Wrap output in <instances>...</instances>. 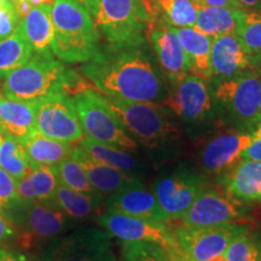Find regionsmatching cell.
<instances>
[{
	"label": "cell",
	"instance_id": "obj_1",
	"mask_svg": "<svg viewBox=\"0 0 261 261\" xmlns=\"http://www.w3.org/2000/svg\"><path fill=\"white\" fill-rule=\"evenodd\" d=\"M81 73L104 96L150 103H160L168 96L145 42L107 44L84 63Z\"/></svg>",
	"mask_w": 261,
	"mask_h": 261
},
{
	"label": "cell",
	"instance_id": "obj_2",
	"mask_svg": "<svg viewBox=\"0 0 261 261\" xmlns=\"http://www.w3.org/2000/svg\"><path fill=\"white\" fill-rule=\"evenodd\" d=\"M87 86L73 70L67 69L55 55L34 54L5 77L3 94L10 99L39 102L57 93L73 94Z\"/></svg>",
	"mask_w": 261,
	"mask_h": 261
},
{
	"label": "cell",
	"instance_id": "obj_3",
	"mask_svg": "<svg viewBox=\"0 0 261 261\" xmlns=\"http://www.w3.org/2000/svg\"><path fill=\"white\" fill-rule=\"evenodd\" d=\"M51 14L55 57L65 63L89 62L100 48V35L87 10L74 0H54Z\"/></svg>",
	"mask_w": 261,
	"mask_h": 261
},
{
	"label": "cell",
	"instance_id": "obj_4",
	"mask_svg": "<svg viewBox=\"0 0 261 261\" xmlns=\"http://www.w3.org/2000/svg\"><path fill=\"white\" fill-rule=\"evenodd\" d=\"M92 18L110 45L143 44L155 21L145 0H99Z\"/></svg>",
	"mask_w": 261,
	"mask_h": 261
},
{
	"label": "cell",
	"instance_id": "obj_5",
	"mask_svg": "<svg viewBox=\"0 0 261 261\" xmlns=\"http://www.w3.org/2000/svg\"><path fill=\"white\" fill-rule=\"evenodd\" d=\"M123 129L140 144L155 149L177 139L178 129L158 103L104 96Z\"/></svg>",
	"mask_w": 261,
	"mask_h": 261
},
{
	"label": "cell",
	"instance_id": "obj_6",
	"mask_svg": "<svg viewBox=\"0 0 261 261\" xmlns=\"http://www.w3.org/2000/svg\"><path fill=\"white\" fill-rule=\"evenodd\" d=\"M85 137L133 151L137 143L127 135L107 98L87 86L71 94Z\"/></svg>",
	"mask_w": 261,
	"mask_h": 261
},
{
	"label": "cell",
	"instance_id": "obj_7",
	"mask_svg": "<svg viewBox=\"0 0 261 261\" xmlns=\"http://www.w3.org/2000/svg\"><path fill=\"white\" fill-rule=\"evenodd\" d=\"M214 99L232 120L253 130L261 121V75L256 70L215 84Z\"/></svg>",
	"mask_w": 261,
	"mask_h": 261
},
{
	"label": "cell",
	"instance_id": "obj_8",
	"mask_svg": "<svg viewBox=\"0 0 261 261\" xmlns=\"http://www.w3.org/2000/svg\"><path fill=\"white\" fill-rule=\"evenodd\" d=\"M42 261H117L112 236L106 230L85 227L48 244Z\"/></svg>",
	"mask_w": 261,
	"mask_h": 261
},
{
	"label": "cell",
	"instance_id": "obj_9",
	"mask_svg": "<svg viewBox=\"0 0 261 261\" xmlns=\"http://www.w3.org/2000/svg\"><path fill=\"white\" fill-rule=\"evenodd\" d=\"M35 126L41 135L70 144L85 137L73 97L68 93L52 94L37 102Z\"/></svg>",
	"mask_w": 261,
	"mask_h": 261
},
{
	"label": "cell",
	"instance_id": "obj_10",
	"mask_svg": "<svg viewBox=\"0 0 261 261\" xmlns=\"http://www.w3.org/2000/svg\"><path fill=\"white\" fill-rule=\"evenodd\" d=\"M171 85L168 106L182 121L196 125L210 119L215 99L208 81L189 73L172 81Z\"/></svg>",
	"mask_w": 261,
	"mask_h": 261
},
{
	"label": "cell",
	"instance_id": "obj_11",
	"mask_svg": "<svg viewBox=\"0 0 261 261\" xmlns=\"http://www.w3.org/2000/svg\"><path fill=\"white\" fill-rule=\"evenodd\" d=\"M246 226L236 223L204 227L179 226L174 232L179 249L189 261H208L224 254L231 241Z\"/></svg>",
	"mask_w": 261,
	"mask_h": 261
},
{
	"label": "cell",
	"instance_id": "obj_12",
	"mask_svg": "<svg viewBox=\"0 0 261 261\" xmlns=\"http://www.w3.org/2000/svg\"><path fill=\"white\" fill-rule=\"evenodd\" d=\"M207 189L204 178L188 168H180L155 181L156 200L169 220H179L202 191Z\"/></svg>",
	"mask_w": 261,
	"mask_h": 261
},
{
	"label": "cell",
	"instance_id": "obj_13",
	"mask_svg": "<svg viewBox=\"0 0 261 261\" xmlns=\"http://www.w3.org/2000/svg\"><path fill=\"white\" fill-rule=\"evenodd\" d=\"M246 205L242 201L227 195L205 189L182 214L180 225L185 227H204L231 224L246 215Z\"/></svg>",
	"mask_w": 261,
	"mask_h": 261
},
{
	"label": "cell",
	"instance_id": "obj_14",
	"mask_svg": "<svg viewBox=\"0 0 261 261\" xmlns=\"http://www.w3.org/2000/svg\"><path fill=\"white\" fill-rule=\"evenodd\" d=\"M98 223L110 236L122 242H152L178 247L174 232L165 223L112 211L100 214Z\"/></svg>",
	"mask_w": 261,
	"mask_h": 261
},
{
	"label": "cell",
	"instance_id": "obj_15",
	"mask_svg": "<svg viewBox=\"0 0 261 261\" xmlns=\"http://www.w3.org/2000/svg\"><path fill=\"white\" fill-rule=\"evenodd\" d=\"M67 215L54 201H34L27 205L19 242L22 247L32 248L46 242L64 231Z\"/></svg>",
	"mask_w": 261,
	"mask_h": 261
},
{
	"label": "cell",
	"instance_id": "obj_16",
	"mask_svg": "<svg viewBox=\"0 0 261 261\" xmlns=\"http://www.w3.org/2000/svg\"><path fill=\"white\" fill-rule=\"evenodd\" d=\"M250 140L252 133L246 130H227L215 136L202 149V167L215 174H226L242 160Z\"/></svg>",
	"mask_w": 261,
	"mask_h": 261
},
{
	"label": "cell",
	"instance_id": "obj_17",
	"mask_svg": "<svg viewBox=\"0 0 261 261\" xmlns=\"http://www.w3.org/2000/svg\"><path fill=\"white\" fill-rule=\"evenodd\" d=\"M148 38L169 83L192 73L191 62L171 25L155 17L148 32Z\"/></svg>",
	"mask_w": 261,
	"mask_h": 261
},
{
	"label": "cell",
	"instance_id": "obj_18",
	"mask_svg": "<svg viewBox=\"0 0 261 261\" xmlns=\"http://www.w3.org/2000/svg\"><path fill=\"white\" fill-rule=\"evenodd\" d=\"M253 69L254 56L248 54L236 34H226L213 39L211 71L212 80L215 84Z\"/></svg>",
	"mask_w": 261,
	"mask_h": 261
},
{
	"label": "cell",
	"instance_id": "obj_19",
	"mask_svg": "<svg viewBox=\"0 0 261 261\" xmlns=\"http://www.w3.org/2000/svg\"><path fill=\"white\" fill-rule=\"evenodd\" d=\"M107 211L119 212L159 223L168 224L171 221L160 207L154 192L145 189L140 181L109 195Z\"/></svg>",
	"mask_w": 261,
	"mask_h": 261
},
{
	"label": "cell",
	"instance_id": "obj_20",
	"mask_svg": "<svg viewBox=\"0 0 261 261\" xmlns=\"http://www.w3.org/2000/svg\"><path fill=\"white\" fill-rule=\"evenodd\" d=\"M70 156L83 166L91 187L102 196H109L123 188L140 181L139 179L121 169L93 159L80 145L74 146Z\"/></svg>",
	"mask_w": 261,
	"mask_h": 261
},
{
	"label": "cell",
	"instance_id": "obj_21",
	"mask_svg": "<svg viewBox=\"0 0 261 261\" xmlns=\"http://www.w3.org/2000/svg\"><path fill=\"white\" fill-rule=\"evenodd\" d=\"M35 108L37 102L10 99L0 93V132L23 142L37 132Z\"/></svg>",
	"mask_w": 261,
	"mask_h": 261
},
{
	"label": "cell",
	"instance_id": "obj_22",
	"mask_svg": "<svg viewBox=\"0 0 261 261\" xmlns=\"http://www.w3.org/2000/svg\"><path fill=\"white\" fill-rule=\"evenodd\" d=\"M226 191L242 202H261V161L242 159L224 174Z\"/></svg>",
	"mask_w": 261,
	"mask_h": 261
},
{
	"label": "cell",
	"instance_id": "obj_23",
	"mask_svg": "<svg viewBox=\"0 0 261 261\" xmlns=\"http://www.w3.org/2000/svg\"><path fill=\"white\" fill-rule=\"evenodd\" d=\"M172 28L191 62L192 74L197 75L205 81H211V50L213 38L191 27Z\"/></svg>",
	"mask_w": 261,
	"mask_h": 261
},
{
	"label": "cell",
	"instance_id": "obj_24",
	"mask_svg": "<svg viewBox=\"0 0 261 261\" xmlns=\"http://www.w3.org/2000/svg\"><path fill=\"white\" fill-rule=\"evenodd\" d=\"M52 4L33 6L31 11L21 19L24 37L34 54H50L54 38V22L51 14Z\"/></svg>",
	"mask_w": 261,
	"mask_h": 261
},
{
	"label": "cell",
	"instance_id": "obj_25",
	"mask_svg": "<svg viewBox=\"0 0 261 261\" xmlns=\"http://www.w3.org/2000/svg\"><path fill=\"white\" fill-rule=\"evenodd\" d=\"M31 165L57 166L64 159L69 158L73 144L48 138L38 130L22 142Z\"/></svg>",
	"mask_w": 261,
	"mask_h": 261
},
{
	"label": "cell",
	"instance_id": "obj_26",
	"mask_svg": "<svg viewBox=\"0 0 261 261\" xmlns=\"http://www.w3.org/2000/svg\"><path fill=\"white\" fill-rule=\"evenodd\" d=\"M103 196L100 194H85L61 184L58 185L55 202L64 212L65 215L73 219H86L96 213Z\"/></svg>",
	"mask_w": 261,
	"mask_h": 261
},
{
	"label": "cell",
	"instance_id": "obj_27",
	"mask_svg": "<svg viewBox=\"0 0 261 261\" xmlns=\"http://www.w3.org/2000/svg\"><path fill=\"white\" fill-rule=\"evenodd\" d=\"M32 55L33 50L19 23L11 35L0 40V79H5L24 64Z\"/></svg>",
	"mask_w": 261,
	"mask_h": 261
},
{
	"label": "cell",
	"instance_id": "obj_28",
	"mask_svg": "<svg viewBox=\"0 0 261 261\" xmlns=\"http://www.w3.org/2000/svg\"><path fill=\"white\" fill-rule=\"evenodd\" d=\"M236 11L231 8H200L194 28L213 39L236 34Z\"/></svg>",
	"mask_w": 261,
	"mask_h": 261
},
{
	"label": "cell",
	"instance_id": "obj_29",
	"mask_svg": "<svg viewBox=\"0 0 261 261\" xmlns=\"http://www.w3.org/2000/svg\"><path fill=\"white\" fill-rule=\"evenodd\" d=\"M156 18L174 28H194L197 19L198 6L192 0H151Z\"/></svg>",
	"mask_w": 261,
	"mask_h": 261
},
{
	"label": "cell",
	"instance_id": "obj_30",
	"mask_svg": "<svg viewBox=\"0 0 261 261\" xmlns=\"http://www.w3.org/2000/svg\"><path fill=\"white\" fill-rule=\"evenodd\" d=\"M79 145L93 159L107 163L109 166H113L115 168L121 169V171L128 173V174L138 168L137 160L127 150L119 148L116 145L97 142V140L91 139L89 137H84L80 140Z\"/></svg>",
	"mask_w": 261,
	"mask_h": 261
},
{
	"label": "cell",
	"instance_id": "obj_31",
	"mask_svg": "<svg viewBox=\"0 0 261 261\" xmlns=\"http://www.w3.org/2000/svg\"><path fill=\"white\" fill-rule=\"evenodd\" d=\"M123 261H189L179 247L152 242H122Z\"/></svg>",
	"mask_w": 261,
	"mask_h": 261
},
{
	"label": "cell",
	"instance_id": "obj_32",
	"mask_svg": "<svg viewBox=\"0 0 261 261\" xmlns=\"http://www.w3.org/2000/svg\"><path fill=\"white\" fill-rule=\"evenodd\" d=\"M236 35L248 54L261 55V11L237 10Z\"/></svg>",
	"mask_w": 261,
	"mask_h": 261
},
{
	"label": "cell",
	"instance_id": "obj_33",
	"mask_svg": "<svg viewBox=\"0 0 261 261\" xmlns=\"http://www.w3.org/2000/svg\"><path fill=\"white\" fill-rule=\"evenodd\" d=\"M0 168L16 180L24 177L31 169V163L23 144L14 137L4 136L0 146Z\"/></svg>",
	"mask_w": 261,
	"mask_h": 261
},
{
	"label": "cell",
	"instance_id": "obj_34",
	"mask_svg": "<svg viewBox=\"0 0 261 261\" xmlns=\"http://www.w3.org/2000/svg\"><path fill=\"white\" fill-rule=\"evenodd\" d=\"M27 205L17 194L16 179L0 168V213L15 225H22Z\"/></svg>",
	"mask_w": 261,
	"mask_h": 261
},
{
	"label": "cell",
	"instance_id": "obj_35",
	"mask_svg": "<svg viewBox=\"0 0 261 261\" xmlns=\"http://www.w3.org/2000/svg\"><path fill=\"white\" fill-rule=\"evenodd\" d=\"M28 175L39 201L55 200V195L61 182L56 166L31 165Z\"/></svg>",
	"mask_w": 261,
	"mask_h": 261
},
{
	"label": "cell",
	"instance_id": "obj_36",
	"mask_svg": "<svg viewBox=\"0 0 261 261\" xmlns=\"http://www.w3.org/2000/svg\"><path fill=\"white\" fill-rule=\"evenodd\" d=\"M56 168L61 184L73 189L75 191L85 192V194H98L91 187L89 179H87L86 172H85L83 166L74 158L69 156V158L64 159L63 161L58 163Z\"/></svg>",
	"mask_w": 261,
	"mask_h": 261
},
{
	"label": "cell",
	"instance_id": "obj_37",
	"mask_svg": "<svg viewBox=\"0 0 261 261\" xmlns=\"http://www.w3.org/2000/svg\"><path fill=\"white\" fill-rule=\"evenodd\" d=\"M224 254L227 261H259L254 234L247 227L231 241Z\"/></svg>",
	"mask_w": 261,
	"mask_h": 261
},
{
	"label": "cell",
	"instance_id": "obj_38",
	"mask_svg": "<svg viewBox=\"0 0 261 261\" xmlns=\"http://www.w3.org/2000/svg\"><path fill=\"white\" fill-rule=\"evenodd\" d=\"M21 22L14 4L10 0H4L0 6V40L8 38L15 32Z\"/></svg>",
	"mask_w": 261,
	"mask_h": 261
},
{
	"label": "cell",
	"instance_id": "obj_39",
	"mask_svg": "<svg viewBox=\"0 0 261 261\" xmlns=\"http://www.w3.org/2000/svg\"><path fill=\"white\" fill-rule=\"evenodd\" d=\"M252 133V140L248 148L244 150L242 159L254 160V161H261V121L254 127Z\"/></svg>",
	"mask_w": 261,
	"mask_h": 261
},
{
	"label": "cell",
	"instance_id": "obj_40",
	"mask_svg": "<svg viewBox=\"0 0 261 261\" xmlns=\"http://www.w3.org/2000/svg\"><path fill=\"white\" fill-rule=\"evenodd\" d=\"M16 189H17V194L19 196V198H21L25 204L38 201L37 195H35L34 188H33L28 173L22 179L16 180Z\"/></svg>",
	"mask_w": 261,
	"mask_h": 261
},
{
	"label": "cell",
	"instance_id": "obj_41",
	"mask_svg": "<svg viewBox=\"0 0 261 261\" xmlns=\"http://www.w3.org/2000/svg\"><path fill=\"white\" fill-rule=\"evenodd\" d=\"M200 8H231L243 10L236 0H192Z\"/></svg>",
	"mask_w": 261,
	"mask_h": 261
},
{
	"label": "cell",
	"instance_id": "obj_42",
	"mask_svg": "<svg viewBox=\"0 0 261 261\" xmlns=\"http://www.w3.org/2000/svg\"><path fill=\"white\" fill-rule=\"evenodd\" d=\"M16 234H17V231H16L15 224L0 213V242L11 240Z\"/></svg>",
	"mask_w": 261,
	"mask_h": 261
},
{
	"label": "cell",
	"instance_id": "obj_43",
	"mask_svg": "<svg viewBox=\"0 0 261 261\" xmlns=\"http://www.w3.org/2000/svg\"><path fill=\"white\" fill-rule=\"evenodd\" d=\"M12 4H14V8L16 10V12H17L19 19H23L25 17V15H27L33 8V5L28 2V0H14Z\"/></svg>",
	"mask_w": 261,
	"mask_h": 261
},
{
	"label": "cell",
	"instance_id": "obj_44",
	"mask_svg": "<svg viewBox=\"0 0 261 261\" xmlns=\"http://www.w3.org/2000/svg\"><path fill=\"white\" fill-rule=\"evenodd\" d=\"M0 261H31L27 257L21 255L19 253L8 252V250L0 249Z\"/></svg>",
	"mask_w": 261,
	"mask_h": 261
},
{
	"label": "cell",
	"instance_id": "obj_45",
	"mask_svg": "<svg viewBox=\"0 0 261 261\" xmlns=\"http://www.w3.org/2000/svg\"><path fill=\"white\" fill-rule=\"evenodd\" d=\"M243 10H255L261 11V0H236Z\"/></svg>",
	"mask_w": 261,
	"mask_h": 261
},
{
	"label": "cell",
	"instance_id": "obj_46",
	"mask_svg": "<svg viewBox=\"0 0 261 261\" xmlns=\"http://www.w3.org/2000/svg\"><path fill=\"white\" fill-rule=\"evenodd\" d=\"M74 2L80 4L85 10H87V12H89L91 17H92L94 12H96L98 2H99V0H74Z\"/></svg>",
	"mask_w": 261,
	"mask_h": 261
},
{
	"label": "cell",
	"instance_id": "obj_47",
	"mask_svg": "<svg viewBox=\"0 0 261 261\" xmlns=\"http://www.w3.org/2000/svg\"><path fill=\"white\" fill-rule=\"evenodd\" d=\"M254 240H255L257 253H259V261H261V225H260L259 230H257V232L254 234Z\"/></svg>",
	"mask_w": 261,
	"mask_h": 261
},
{
	"label": "cell",
	"instance_id": "obj_48",
	"mask_svg": "<svg viewBox=\"0 0 261 261\" xmlns=\"http://www.w3.org/2000/svg\"><path fill=\"white\" fill-rule=\"evenodd\" d=\"M254 69L261 75V55L254 56Z\"/></svg>",
	"mask_w": 261,
	"mask_h": 261
},
{
	"label": "cell",
	"instance_id": "obj_49",
	"mask_svg": "<svg viewBox=\"0 0 261 261\" xmlns=\"http://www.w3.org/2000/svg\"><path fill=\"white\" fill-rule=\"evenodd\" d=\"M208 261H227V259L226 256H225V254H220V255L212 257V259H210Z\"/></svg>",
	"mask_w": 261,
	"mask_h": 261
},
{
	"label": "cell",
	"instance_id": "obj_50",
	"mask_svg": "<svg viewBox=\"0 0 261 261\" xmlns=\"http://www.w3.org/2000/svg\"><path fill=\"white\" fill-rule=\"evenodd\" d=\"M3 140H4V135L0 132V146H2V144H3Z\"/></svg>",
	"mask_w": 261,
	"mask_h": 261
},
{
	"label": "cell",
	"instance_id": "obj_51",
	"mask_svg": "<svg viewBox=\"0 0 261 261\" xmlns=\"http://www.w3.org/2000/svg\"><path fill=\"white\" fill-rule=\"evenodd\" d=\"M3 2H4V0H0V6H2V4H3Z\"/></svg>",
	"mask_w": 261,
	"mask_h": 261
},
{
	"label": "cell",
	"instance_id": "obj_52",
	"mask_svg": "<svg viewBox=\"0 0 261 261\" xmlns=\"http://www.w3.org/2000/svg\"><path fill=\"white\" fill-rule=\"evenodd\" d=\"M31 261H42V260L40 259V260H31Z\"/></svg>",
	"mask_w": 261,
	"mask_h": 261
},
{
	"label": "cell",
	"instance_id": "obj_53",
	"mask_svg": "<svg viewBox=\"0 0 261 261\" xmlns=\"http://www.w3.org/2000/svg\"><path fill=\"white\" fill-rule=\"evenodd\" d=\"M10 2H14V0H10Z\"/></svg>",
	"mask_w": 261,
	"mask_h": 261
}]
</instances>
